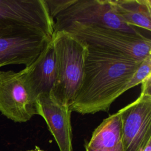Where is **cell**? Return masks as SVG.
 I'll return each mask as SVG.
<instances>
[{
	"label": "cell",
	"mask_w": 151,
	"mask_h": 151,
	"mask_svg": "<svg viewBox=\"0 0 151 151\" xmlns=\"http://www.w3.org/2000/svg\"><path fill=\"white\" fill-rule=\"evenodd\" d=\"M142 61L87 45L83 78L70 106L71 111L81 114L109 111L116 99L126 91Z\"/></svg>",
	"instance_id": "obj_1"
},
{
	"label": "cell",
	"mask_w": 151,
	"mask_h": 151,
	"mask_svg": "<svg viewBox=\"0 0 151 151\" xmlns=\"http://www.w3.org/2000/svg\"><path fill=\"white\" fill-rule=\"evenodd\" d=\"M51 40L56 68L52 93L70 106L82 81L87 44L64 30L54 32Z\"/></svg>",
	"instance_id": "obj_2"
},
{
	"label": "cell",
	"mask_w": 151,
	"mask_h": 151,
	"mask_svg": "<svg viewBox=\"0 0 151 151\" xmlns=\"http://www.w3.org/2000/svg\"><path fill=\"white\" fill-rule=\"evenodd\" d=\"M60 30L68 32L88 45L122 53L138 60L151 54L150 39L142 34L78 22L65 25Z\"/></svg>",
	"instance_id": "obj_3"
},
{
	"label": "cell",
	"mask_w": 151,
	"mask_h": 151,
	"mask_svg": "<svg viewBox=\"0 0 151 151\" xmlns=\"http://www.w3.org/2000/svg\"><path fill=\"white\" fill-rule=\"evenodd\" d=\"M51 40L25 27L0 28V67L13 64L29 65Z\"/></svg>",
	"instance_id": "obj_4"
},
{
	"label": "cell",
	"mask_w": 151,
	"mask_h": 151,
	"mask_svg": "<svg viewBox=\"0 0 151 151\" xmlns=\"http://www.w3.org/2000/svg\"><path fill=\"white\" fill-rule=\"evenodd\" d=\"M55 19L54 31L68 24L78 22L111 28L136 34H141L137 29L127 25L119 18L113 11L109 0H76L73 5Z\"/></svg>",
	"instance_id": "obj_5"
},
{
	"label": "cell",
	"mask_w": 151,
	"mask_h": 151,
	"mask_svg": "<svg viewBox=\"0 0 151 151\" xmlns=\"http://www.w3.org/2000/svg\"><path fill=\"white\" fill-rule=\"evenodd\" d=\"M0 112L17 123L29 120L37 114L35 99L21 71H0Z\"/></svg>",
	"instance_id": "obj_6"
},
{
	"label": "cell",
	"mask_w": 151,
	"mask_h": 151,
	"mask_svg": "<svg viewBox=\"0 0 151 151\" xmlns=\"http://www.w3.org/2000/svg\"><path fill=\"white\" fill-rule=\"evenodd\" d=\"M54 24L45 0H0V28L25 27L52 38Z\"/></svg>",
	"instance_id": "obj_7"
},
{
	"label": "cell",
	"mask_w": 151,
	"mask_h": 151,
	"mask_svg": "<svg viewBox=\"0 0 151 151\" xmlns=\"http://www.w3.org/2000/svg\"><path fill=\"white\" fill-rule=\"evenodd\" d=\"M118 112L123 151H143L151 140V94L140 92L136 100Z\"/></svg>",
	"instance_id": "obj_8"
},
{
	"label": "cell",
	"mask_w": 151,
	"mask_h": 151,
	"mask_svg": "<svg viewBox=\"0 0 151 151\" xmlns=\"http://www.w3.org/2000/svg\"><path fill=\"white\" fill-rule=\"evenodd\" d=\"M35 107L37 114L45 120L60 151H73L70 106L56 99L51 91L36 98Z\"/></svg>",
	"instance_id": "obj_9"
},
{
	"label": "cell",
	"mask_w": 151,
	"mask_h": 151,
	"mask_svg": "<svg viewBox=\"0 0 151 151\" xmlns=\"http://www.w3.org/2000/svg\"><path fill=\"white\" fill-rule=\"evenodd\" d=\"M21 71L35 100L39 95L52 91L55 81L56 68L52 40L37 58L29 65L21 70Z\"/></svg>",
	"instance_id": "obj_10"
},
{
	"label": "cell",
	"mask_w": 151,
	"mask_h": 151,
	"mask_svg": "<svg viewBox=\"0 0 151 151\" xmlns=\"http://www.w3.org/2000/svg\"><path fill=\"white\" fill-rule=\"evenodd\" d=\"M109 1L114 12L126 24L150 31V0H109Z\"/></svg>",
	"instance_id": "obj_11"
},
{
	"label": "cell",
	"mask_w": 151,
	"mask_h": 151,
	"mask_svg": "<svg viewBox=\"0 0 151 151\" xmlns=\"http://www.w3.org/2000/svg\"><path fill=\"white\" fill-rule=\"evenodd\" d=\"M122 122L119 112L104 119L93 132L86 148L106 150L122 145Z\"/></svg>",
	"instance_id": "obj_12"
},
{
	"label": "cell",
	"mask_w": 151,
	"mask_h": 151,
	"mask_svg": "<svg viewBox=\"0 0 151 151\" xmlns=\"http://www.w3.org/2000/svg\"><path fill=\"white\" fill-rule=\"evenodd\" d=\"M150 75H151V54L142 61L127 85L126 91L141 84Z\"/></svg>",
	"instance_id": "obj_13"
},
{
	"label": "cell",
	"mask_w": 151,
	"mask_h": 151,
	"mask_svg": "<svg viewBox=\"0 0 151 151\" xmlns=\"http://www.w3.org/2000/svg\"><path fill=\"white\" fill-rule=\"evenodd\" d=\"M51 17L54 20L61 12L73 5L76 0H45Z\"/></svg>",
	"instance_id": "obj_14"
},
{
	"label": "cell",
	"mask_w": 151,
	"mask_h": 151,
	"mask_svg": "<svg viewBox=\"0 0 151 151\" xmlns=\"http://www.w3.org/2000/svg\"><path fill=\"white\" fill-rule=\"evenodd\" d=\"M86 151H123V146L122 145L119 146L116 148L111 149H106V150H92L90 149L86 148Z\"/></svg>",
	"instance_id": "obj_15"
},
{
	"label": "cell",
	"mask_w": 151,
	"mask_h": 151,
	"mask_svg": "<svg viewBox=\"0 0 151 151\" xmlns=\"http://www.w3.org/2000/svg\"><path fill=\"white\" fill-rule=\"evenodd\" d=\"M143 151H151V140L149 141L147 145L145 147Z\"/></svg>",
	"instance_id": "obj_16"
},
{
	"label": "cell",
	"mask_w": 151,
	"mask_h": 151,
	"mask_svg": "<svg viewBox=\"0 0 151 151\" xmlns=\"http://www.w3.org/2000/svg\"><path fill=\"white\" fill-rule=\"evenodd\" d=\"M27 151H43V150H40L39 149H32V150H27Z\"/></svg>",
	"instance_id": "obj_17"
}]
</instances>
